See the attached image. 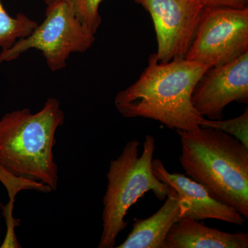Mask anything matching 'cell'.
Returning <instances> with one entry per match:
<instances>
[{"label":"cell","mask_w":248,"mask_h":248,"mask_svg":"<svg viewBox=\"0 0 248 248\" xmlns=\"http://www.w3.org/2000/svg\"><path fill=\"white\" fill-rule=\"evenodd\" d=\"M210 68L185 58L160 62L152 54L139 79L117 93L115 107L125 118L151 119L176 130H198L203 117L192 105V93Z\"/></svg>","instance_id":"1"},{"label":"cell","mask_w":248,"mask_h":248,"mask_svg":"<svg viewBox=\"0 0 248 248\" xmlns=\"http://www.w3.org/2000/svg\"><path fill=\"white\" fill-rule=\"evenodd\" d=\"M177 132L182 145L179 162L187 175L248 218V147L217 129Z\"/></svg>","instance_id":"2"},{"label":"cell","mask_w":248,"mask_h":248,"mask_svg":"<svg viewBox=\"0 0 248 248\" xmlns=\"http://www.w3.org/2000/svg\"><path fill=\"white\" fill-rule=\"evenodd\" d=\"M65 116L56 98L47 99L36 113L30 109L12 111L0 119V166L16 177L56 190L58 166L53 148L55 134Z\"/></svg>","instance_id":"3"},{"label":"cell","mask_w":248,"mask_h":248,"mask_svg":"<svg viewBox=\"0 0 248 248\" xmlns=\"http://www.w3.org/2000/svg\"><path fill=\"white\" fill-rule=\"evenodd\" d=\"M140 146L138 140H130L120 156L111 161L103 199V231L99 248L115 247L117 236L128 225L125 219L128 210L146 192L153 191L156 198L162 201L170 190L171 187L156 177L152 169L154 137L146 135L141 155Z\"/></svg>","instance_id":"4"},{"label":"cell","mask_w":248,"mask_h":248,"mask_svg":"<svg viewBox=\"0 0 248 248\" xmlns=\"http://www.w3.org/2000/svg\"><path fill=\"white\" fill-rule=\"evenodd\" d=\"M94 41L95 34L80 22L69 4L55 1L47 5L45 20L30 35L1 50L0 63L14 61L28 50L37 49L43 54L50 71L56 72L66 68L72 53H84Z\"/></svg>","instance_id":"5"},{"label":"cell","mask_w":248,"mask_h":248,"mask_svg":"<svg viewBox=\"0 0 248 248\" xmlns=\"http://www.w3.org/2000/svg\"><path fill=\"white\" fill-rule=\"evenodd\" d=\"M248 51V8L204 6L185 59L221 66Z\"/></svg>","instance_id":"6"},{"label":"cell","mask_w":248,"mask_h":248,"mask_svg":"<svg viewBox=\"0 0 248 248\" xmlns=\"http://www.w3.org/2000/svg\"><path fill=\"white\" fill-rule=\"evenodd\" d=\"M151 15L158 61L185 58L204 8L201 0H135Z\"/></svg>","instance_id":"7"},{"label":"cell","mask_w":248,"mask_h":248,"mask_svg":"<svg viewBox=\"0 0 248 248\" xmlns=\"http://www.w3.org/2000/svg\"><path fill=\"white\" fill-rule=\"evenodd\" d=\"M248 102V51L221 66H213L196 85L192 103L203 117L221 120L231 103Z\"/></svg>","instance_id":"8"},{"label":"cell","mask_w":248,"mask_h":248,"mask_svg":"<svg viewBox=\"0 0 248 248\" xmlns=\"http://www.w3.org/2000/svg\"><path fill=\"white\" fill-rule=\"evenodd\" d=\"M152 169L156 177L174 189L184 201L185 211L183 218L196 221L215 219L244 226L246 218L241 214L215 200L202 184L184 174L169 172L159 159L153 160Z\"/></svg>","instance_id":"9"},{"label":"cell","mask_w":248,"mask_h":248,"mask_svg":"<svg viewBox=\"0 0 248 248\" xmlns=\"http://www.w3.org/2000/svg\"><path fill=\"white\" fill-rule=\"evenodd\" d=\"M166 197L154 215L145 219H135L128 237L117 248H165L170 231L185 211L184 201L172 187Z\"/></svg>","instance_id":"10"},{"label":"cell","mask_w":248,"mask_h":248,"mask_svg":"<svg viewBox=\"0 0 248 248\" xmlns=\"http://www.w3.org/2000/svg\"><path fill=\"white\" fill-rule=\"evenodd\" d=\"M247 233H228L182 218L170 231L165 248H248Z\"/></svg>","instance_id":"11"},{"label":"cell","mask_w":248,"mask_h":248,"mask_svg":"<svg viewBox=\"0 0 248 248\" xmlns=\"http://www.w3.org/2000/svg\"><path fill=\"white\" fill-rule=\"evenodd\" d=\"M0 181L6 187L10 195L9 203L6 208L2 207L3 213L6 220L7 233L1 248H21L20 244L16 238L15 226H19V223H15L16 220L13 217L14 197L18 192L22 190H35L44 193L52 192L51 189L41 183L33 182L24 178L16 177L6 171L0 166Z\"/></svg>","instance_id":"12"},{"label":"cell","mask_w":248,"mask_h":248,"mask_svg":"<svg viewBox=\"0 0 248 248\" xmlns=\"http://www.w3.org/2000/svg\"><path fill=\"white\" fill-rule=\"evenodd\" d=\"M38 24L23 14L11 17L0 0V47L2 50L11 48L17 40L30 35Z\"/></svg>","instance_id":"13"},{"label":"cell","mask_w":248,"mask_h":248,"mask_svg":"<svg viewBox=\"0 0 248 248\" xmlns=\"http://www.w3.org/2000/svg\"><path fill=\"white\" fill-rule=\"evenodd\" d=\"M48 5L55 1H64L69 4L76 17L93 33H97L102 24L99 6L103 0H42Z\"/></svg>","instance_id":"14"},{"label":"cell","mask_w":248,"mask_h":248,"mask_svg":"<svg viewBox=\"0 0 248 248\" xmlns=\"http://www.w3.org/2000/svg\"><path fill=\"white\" fill-rule=\"evenodd\" d=\"M200 126L221 130L234 137L248 148V108L239 117L231 120H210L203 117L201 120Z\"/></svg>","instance_id":"15"},{"label":"cell","mask_w":248,"mask_h":248,"mask_svg":"<svg viewBox=\"0 0 248 248\" xmlns=\"http://www.w3.org/2000/svg\"><path fill=\"white\" fill-rule=\"evenodd\" d=\"M204 6H224L232 9L248 8V0H201Z\"/></svg>","instance_id":"16"},{"label":"cell","mask_w":248,"mask_h":248,"mask_svg":"<svg viewBox=\"0 0 248 248\" xmlns=\"http://www.w3.org/2000/svg\"><path fill=\"white\" fill-rule=\"evenodd\" d=\"M2 204H1V202H0V219H1V211H2ZM0 236H1V228H0Z\"/></svg>","instance_id":"17"}]
</instances>
